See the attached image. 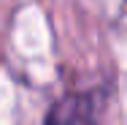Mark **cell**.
I'll return each mask as SVG.
<instances>
[{"instance_id":"cell-1","label":"cell","mask_w":127,"mask_h":125,"mask_svg":"<svg viewBox=\"0 0 127 125\" xmlns=\"http://www.w3.org/2000/svg\"><path fill=\"white\" fill-rule=\"evenodd\" d=\"M46 125H103L100 93H73L57 101L46 114Z\"/></svg>"}]
</instances>
